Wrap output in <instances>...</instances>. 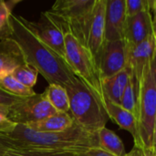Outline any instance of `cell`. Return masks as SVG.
I'll use <instances>...</instances> for the list:
<instances>
[{
	"instance_id": "6da1fadb",
	"label": "cell",
	"mask_w": 156,
	"mask_h": 156,
	"mask_svg": "<svg viewBox=\"0 0 156 156\" xmlns=\"http://www.w3.org/2000/svg\"><path fill=\"white\" fill-rule=\"evenodd\" d=\"M11 37L19 46L26 63L33 67L49 84L67 87L77 77L67 61L48 47L24 21L22 16L11 15Z\"/></svg>"
},
{
	"instance_id": "7a4b0ae2",
	"label": "cell",
	"mask_w": 156,
	"mask_h": 156,
	"mask_svg": "<svg viewBox=\"0 0 156 156\" xmlns=\"http://www.w3.org/2000/svg\"><path fill=\"white\" fill-rule=\"evenodd\" d=\"M5 136L9 150L17 151L80 156L88 150L99 146L98 134L90 133L76 123L59 133H39L17 124L16 130Z\"/></svg>"
},
{
	"instance_id": "3957f363",
	"label": "cell",
	"mask_w": 156,
	"mask_h": 156,
	"mask_svg": "<svg viewBox=\"0 0 156 156\" xmlns=\"http://www.w3.org/2000/svg\"><path fill=\"white\" fill-rule=\"evenodd\" d=\"M48 12L63 30L67 63L74 75L90 90L104 107L105 94L103 91L102 79L92 55L88 48L84 46L69 30L62 17L49 10Z\"/></svg>"
},
{
	"instance_id": "277c9868",
	"label": "cell",
	"mask_w": 156,
	"mask_h": 156,
	"mask_svg": "<svg viewBox=\"0 0 156 156\" xmlns=\"http://www.w3.org/2000/svg\"><path fill=\"white\" fill-rule=\"evenodd\" d=\"M156 116V55L140 85L138 100V144L135 153L127 156H151Z\"/></svg>"
},
{
	"instance_id": "5b68a950",
	"label": "cell",
	"mask_w": 156,
	"mask_h": 156,
	"mask_svg": "<svg viewBox=\"0 0 156 156\" xmlns=\"http://www.w3.org/2000/svg\"><path fill=\"white\" fill-rule=\"evenodd\" d=\"M69 100V114L74 122L90 133L106 127L109 116L98 98L77 78L70 85L65 87Z\"/></svg>"
},
{
	"instance_id": "8992f818",
	"label": "cell",
	"mask_w": 156,
	"mask_h": 156,
	"mask_svg": "<svg viewBox=\"0 0 156 156\" xmlns=\"http://www.w3.org/2000/svg\"><path fill=\"white\" fill-rule=\"evenodd\" d=\"M95 0H58L49 9L66 22L74 36L87 47Z\"/></svg>"
},
{
	"instance_id": "52a82bcc",
	"label": "cell",
	"mask_w": 156,
	"mask_h": 156,
	"mask_svg": "<svg viewBox=\"0 0 156 156\" xmlns=\"http://www.w3.org/2000/svg\"><path fill=\"white\" fill-rule=\"evenodd\" d=\"M56 110L50 105L44 94L23 98L8 109V118L16 124L27 126L40 122L54 114Z\"/></svg>"
},
{
	"instance_id": "ba28073f",
	"label": "cell",
	"mask_w": 156,
	"mask_h": 156,
	"mask_svg": "<svg viewBox=\"0 0 156 156\" xmlns=\"http://www.w3.org/2000/svg\"><path fill=\"white\" fill-rule=\"evenodd\" d=\"M24 21L48 47L66 60L63 30L48 11L42 12L37 21H29L25 17Z\"/></svg>"
},
{
	"instance_id": "9c48e42d",
	"label": "cell",
	"mask_w": 156,
	"mask_h": 156,
	"mask_svg": "<svg viewBox=\"0 0 156 156\" xmlns=\"http://www.w3.org/2000/svg\"><path fill=\"white\" fill-rule=\"evenodd\" d=\"M128 66L127 46L123 39L105 43L100 60L99 70L102 80L121 72Z\"/></svg>"
},
{
	"instance_id": "30bf717a",
	"label": "cell",
	"mask_w": 156,
	"mask_h": 156,
	"mask_svg": "<svg viewBox=\"0 0 156 156\" xmlns=\"http://www.w3.org/2000/svg\"><path fill=\"white\" fill-rule=\"evenodd\" d=\"M127 52L128 66L131 67L132 73L140 88L145 72L156 55L155 36L150 37L133 48L127 47Z\"/></svg>"
},
{
	"instance_id": "8fae6325",
	"label": "cell",
	"mask_w": 156,
	"mask_h": 156,
	"mask_svg": "<svg viewBox=\"0 0 156 156\" xmlns=\"http://www.w3.org/2000/svg\"><path fill=\"white\" fill-rule=\"evenodd\" d=\"M152 36H155V28L151 9L126 19L123 40L128 48H133Z\"/></svg>"
},
{
	"instance_id": "7c38bea8",
	"label": "cell",
	"mask_w": 156,
	"mask_h": 156,
	"mask_svg": "<svg viewBox=\"0 0 156 156\" xmlns=\"http://www.w3.org/2000/svg\"><path fill=\"white\" fill-rule=\"evenodd\" d=\"M105 13L106 0H95L87 48L92 55L98 68L99 60L105 45Z\"/></svg>"
},
{
	"instance_id": "4fadbf2b",
	"label": "cell",
	"mask_w": 156,
	"mask_h": 156,
	"mask_svg": "<svg viewBox=\"0 0 156 156\" xmlns=\"http://www.w3.org/2000/svg\"><path fill=\"white\" fill-rule=\"evenodd\" d=\"M126 19L125 0H106L105 43L123 39Z\"/></svg>"
},
{
	"instance_id": "5bb4252c",
	"label": "cell",
	"mask_w": 156,
	"mask_h": 156,
	"mask_svg": "<svg viewBox=\"0 0 156 156\" xmlns=\"http://www.w3.org/2000/svg\"><path fill=\"white\" fill-rule=\"evenodd\" d=\"M104 109L109 116V119L113 121L120 128L129 132L133 138L134 146L138 144L137 118L123 109L120 104H117L105 97Z\"/></svg>"
},
{
	"instance_id": "9a60e30c",
	"label": "cell",
	"mask_w": 156,
	"mask_h": 156,
	"mask_svg": "<svg viewBox=\"0 0 156 156\" xmlns=\"http://www.w3.org/2000/svg\"><path fill=\"white\" fill-rule=\"evenodd\" d=\"M23 64L26 60L17 43L12 38L0 41V74L12 72Z\"/></svg>"
},
{
	"instance_id": "2e32d148",
	"label": "cell",
	"mask_w": 156,
	"mask_h": 156,
	"mask_svg": "<svg viewBox=\"0 0 156 156\" xmlns=\"http://www.w3.org/2000/svg\"><path fill=\"white\" fill-rule=\"evenodd\" d=\"M132 76L131 67H127L116 75L102 80L105 97L110 101L120 104L123 92Z\"/></svg>"
},
{
	"instance_id": "e0dca14e",
	"label": "cell",
	"mask_w": 156,
	"mask_h": 156,
	"mask_svg": "<svg viewBox=\"0 0 156 156\" xmlns=\"http://www.w3.org/2000/svg\"><path fill=\"white\" fill-rule=\"evenodd\" d=\"M74 120L69 112H55L48 118L29 124L27 127L39 133H59L71 128Z\"/></svg>"
},
{
	"instance_id": "ac0fdd59",
	"label": "cell",
	"mask_w": 156,
	"mask_h": 156,
	"mask_svg": "<svg viewBox=\"0 0 156 156\" xmlns=\"http://www.w3.org/2000/svg\"><path fill=\"white\" fill-rule=\"evenodd\" d=\"M99 147L117 156H127L122 139L112 131L104 127L98 132Z\"/></svg>"
},
{
	"instance_id": "d6986e66",
	"label": "cell",
	"mask_w": 156,
	"mask_h": 156,
	"mask_svg": "<svg viewBox=\"0 0 156 156\" xmlns=\"http://www.w3.org/2000/svg\"><path fill=\"white\" fill-rule=\"evenodd\" d=\"M45 98L58 112H69V100L65 87L58 84H49L43 92Z\"/></svg>"
},
{
	"instance_id": "ffe728a7",
	"label": "cell",
	"mask_w": 156,
	"mask_h": 156,
	"mask_svg": "<svg viewBox=\"0 0 156 156\" xmlns=\"http://www.w3.org/2000/svg\"><path fill=\"white\" fill-rule=\"evenodd\" d=\"M0 88L18 98H28L37 94L33 89L21 84L11 72H4L0 74Z\"/></svg>"
},
{
	"instance_id": "44dd1931",
	"label": "cell",
	"mask_w": 156,
	"mask_h": 156,
	"mask_svg": "<svg viewBox=\"0 0 156 156\" xmlns=\"http://www.w3.org/2000/svg\"><path fill=\"white\" fill-rule=\"evenodd\" d=\"M139 85L133 77V73L131 76V79L128 82V85L123 92V95L121 100L120 105L133 114L136 118L138 115V100H139Z\"/></svg>"
},
{
	"instance_id": "7402d4cb",
	"label": "cell",
	"mask_w": 156,
	"mask_h": 156,
	"mask_svg": "<svg viewBox=\"0 0 156 156\" xmlns=\"http://www.w3.org/2000/svg\"><path fill=\"white\" fill-rule=\"evenodd\" d=\"M11 73L21 84L31 89L36 85L39 74L37 70L27 63L18 66Z\"/></svg>"
},
{
	"instance_id": "603a6c76",
	"label": "cell",
	"mask_w": 156,
	"mask_h": 156,
	"mask_svg": "<svg viewBox=\"0 0 156 156\" xmlns=\"http://www.w3.org/2000/svg\"><path fill=\"white\" fill-rule=\"evenodd\" d=\"M11 15L10 3L0 0V41L11 37Z\"/></svg>"
},
{
	"instance_id": "cb8c5ba5",
	"label": "cell",
	"mask_w": 156,
	"mask_h": 156,
	"mask_svg": "<svg viewBox=\"0 0 156 156\" xmlns=\"http://www.w3.org/2000/svg\"><path fill=\"white\" fill-rule=\"evenodd\" d=\"M149 9H151L149 0H125V10L127 18L133 17Z\"/></svg>"
},
{
	"instance_id": "d4e9b609",
	"label": "cell",
	"mask_w": 156,
	"mask_h": 156,
	"mask_svg": "<svg viewBox=\"0 0 156 156\" xmlns=\"http://www.w3.org/2000/svg\"><path fill=\"white\" fill-rule=\"evenodd\" d=\"M8 109L9 107L0 106V134L3 135L12 133L17 126L8 118Z\"/></svg>"
},
{
	"instance_id": "484cf974",
	"label": "cell",
	"mask_w": 156,
	"mask_h": 156,
	"mask_svg": "<svg viewBox=\"0 0 156 156\" xmlns=\"http://www.w3.org/2000/svg\"><path fill=\"white\" fill-rule=\"evenodd\" d=\"M4 156H72L67 154H58L46 152H32V151H17V150H7Z\"/></svg>"
},
{
	"instance_id": "4316f807",
	"label": "cell",
	"mask_w": 156,
	"mask_h": 156,
	"mask_svg": "<svg viewBox=\"0 0 156 156\" xmlns=\"http://www.w3.org/2000/svg\"><path fill=\"white\" fill-rule=\"evenodd\" d=\"M23 98H18L16 96H14L3 89L0 88V106H5V107H10L18 101H20Z\"/></svg>"
},
{
	"instance_id": "83f0119b",
	"label": "cell",
	"mask_w": 156,
	"mask_h": 156,
	"mask_svg": "<svg viewBox=\"0 0 156 156\" xmlns=\"http://www.w3.org/2000/svg\"><path fill=\"white\" fill-rule=\"evenodd\" d=\"M80 156H117L101 149V147L97 146V147H93L90 150H88L86 153H84L83 154Z\"/></svg>"
},
{
	"instance_id": "f1b7e54d",
	"label": "cell",
	"mask_w": 156,
	"mask_h": 156,
	"mask_svg": "<svg viewBox=\"0 0 156 156\" xmlns=\"http://www.w3.org/2000/svg\"><path fill=\"white\" fill-rule=\"evenodd\" d=\"M151 156H156V116L154 124V132H153V146H152V154Z\"/></svg>"
},
{
	"instance_id": "f546056e",
	"label": "cell",
	"mask_w": 156,
	"mask_h": 156,
	"mask_svg": "<svg viewBox=\"0 0 156 156\" xmlns=\"http://www.w3.org/2000/svg\"><path fill=\"white\" fill-rule=\"evenodd\" d=\"M150 8L151 12L153 15V20H154V25L155 28V35H156V0L150 1Z\"/></svg>"
},
{
	"instance_id": "4dcf8cb0",
	"label": "cell",
	"mask_w": 156,
	"mask_h": 156,
	"mask_svg": "<svg viewBox=\"0 0 156 156\" xmlns=\"http://www.w3.org/2000/svg\"><path fill=\"white\" fill-rule=\"evenodd\" d=\"M0 146L5 147V148H6V149L9 150V144H8L7 138H6L5 135L0 134Z\"/></svg>"
},
{
	"instance_id": "1f68e13d",
	"label": "cell",
	"mask_w": 156,
	"mask_h": 156,
	"mask_svg": "<svg viewBox=\"0 0 156 156\" xmlns=\"http://www.w3.org/2000/svg\"><path fill=\"white\" fill-rule=\"evenodd\" d=\"M7 150H8V149H6V148H5V147L0 146V156L5 155V153L7 152Z\"/></svg>"
},
{
	"instance_id": "d6a6232c",
	"label": "cell",
	"mask_w": 156,
	"mask_h": 156,
	"mask_svg": "<svg viewBox=\"0 0 156 156\" xmlns=\"http://www.w3.org/2000/svg\"><path fill=\"white\" fill-rule=\"evenodd\" d=\"M155 37H156V35H155Z\"/></svg>"
}]
</instances>
